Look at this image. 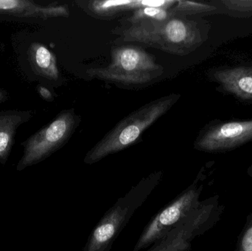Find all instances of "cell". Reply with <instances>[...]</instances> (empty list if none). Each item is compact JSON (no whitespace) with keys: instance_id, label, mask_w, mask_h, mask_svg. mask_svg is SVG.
<instances>
[{"instance_id":"cell-1","label":"cell","mask_w":252,"mask_h":251,"mask_svg":"<svg viewBox=\"0 0 252 251\" xmlns=\"http://www.w3.org/2000/svg\"><path fill=\"white\" fill-rule=\"evenodd\" d=\"M211 23L201 16L173 14L164 21L120 25L112 32L116 44H139L164 53L185 56L208 40Z\"/></svg>"},{"instance_id":"cell-2","label":"cell","mask_w":252,"mask_h":251,"mask_svg":"<svg viewBox=\"0 0 252 251\" xmlns=\"http://www.w3.org/2000/svg\"><path fill=\"white\" fill-rule=\"evenodd\" d=\"M180 97L179 94H170L159 97L127 115L90 149L84 163L93 165L133 145L150 126L168 112Z\"/></svg>"},{"instance_id":"cell-3","label":"cell","mask_w":252,"mask_h":251,"mask_svg":"<svg viewBox=\"0 0 252 251\" xmlns=\"http://www.w3.org/2000/svg\"><path fill=\"white\" fill-rule=\"evenodd\" d=\"M111 57L112 60L108 66L87 69V76L91 79L133 87L148 85L164 74V67L140 46H115L112 47Z\"/></svg>"},{"instance_id":"cell-4","label":"cell","mask_w":252,"mask_h":251,"mask_svg":"<svg viewBox=\"0 0 252 251\" xmlns=\"http://www.w3.org/2000/svg\"><path fill=\"white\" fill-rule=\"evenodd\" d=\"M162 172L143 178L126 196L118 200L97 224L89 238L84 251H110L115 239L126 226L133 213L158 185Z\"/></svg>"},{"instance_id":"cell-5","label":"cell","mask_w":252,"mask_h":251,"mask_svg":"<svg viewBox=\"0 0 252 251\" xmlns=\"http://www.w3.org/2000/svg\"><path fill=\"white\" fill-rule=\"evenodd\" d=\"M74 109L62 111L48 125L22 144L23 154L16 165L17 171L36 165L63 147L81 122Z\"/></svg>"},{"instance_id":"cell-6","label":"cell","mask_w":252,"mask_h":251,"mask_svg":"<svg viewBox=\"0 0 252 251\" xmlns=\"http://www.w3.org/2000/svg\"><path fill=\"white\" fill-rule=\"evenodd\" d=\"M225 210L218 195L201 201L199 206L182 220L149 251H188L191 242L219 223Z\"/></svg>"},{"instance_id":"cell-7","label":"cell","mask_w":252,"mask_h":251,"mask_svg":"<svg viewBox=\"0 0 252 251\" xmlns=\"http://www.w3.org/2000/svg\"><path fill=\"white\" fill-rule=\"evenodd\" d=\"M205 177L199 175L195 182L174 201L157 214L147 225L133 251H139L164 238L176 225L199 206Z\"/></svg>"},{"instance_id":"cell-8","label":"cell","mask_w":252,"mask_h":251,"mask_svg":"<svg viewBox=\"0 0 252 251\" xmlns=\"http://www.w3.org/2000/svg\"><path fill=\"white\" fill-rule=\"evenodd\" d=\"M252 141V119L225 121L214 119L198 133L194 148L207 153H225Z\"/></svg>"},{"instance_id":"cell-9","label":"cell","mask_w":252,"mask_h":251,"mask_svg":"<svg viewBox=\"0 0 252 251\" xmlns=\"http://www.w3.org/2000/svg\"><path fill=\"white\" fill-rule=\"evenodd\" d=\"M206 74L211 82L217 84L219 92L244 104H252V63L216 66Z\"/></svg>"},{"instance_id":"cell-10","label":"cell","mask_w":252,"mask_h":251,"mask_svg":"<svg viewBox=\"0 0 252 251\" xmlns=\"http://www.w3.org/2000/svg\"><path fill=\"white\" fill-rule=\"evenodd\" d=\"M78 7L95 19L109 20L145 7L170 10L176 0H78Z\"/></svg>"},{"instance_id":"cell-11","label":"cell","mask_w":252,"mask_h":251,"mask_svg":"<svg viewBox=\"0 0 252 251\" xmlns=\"http://www.w3.org/2000/svg\"><path fill=\"white\" fill-rule=\"evenodd\" d=\"M0 14L47 19L67 17L69 9L67 5L42 6L25 0H0Z\"/></svg>"},{"instance_id":"cell-12","label":"cell","mask_w":252,"mask_h":251,"mask_svg":"<svg viewBox=\"0 0 252 251\" xmlns=\"http://www.w3.org/2000/svg\"><path fill=\"white\" fill-rule=\"evenodd\" d=\"M32 111L0 112V165H4L10 154L15 136L21 125L32 118Z\"/></svg>"},{"instance_id":"cell-13","label":"cell","mask_w":252,"mask_h":251,"mask_svg":"<svg viewBox=\"0 0 252 251\" xmlns=\"http://www.w3.org/2000/svg\"><path fill=\"white\" fill-rule=\"evenodd\" d=\"M30 60L34 71L40 76L56 81L59 78L56 56L40 43H32L29 50Z\"/></svg>"},{"instance_id":"cell-14","label":"cell","mask_w":252,"mask_h":251,"mask_svg":"<svg viewBox=\"0 0 252 251\" xmlns=\"http://www.w3.org/2000/svg\"><path fill=\"white\" fill-rule=\"evenodd\" d=\"M217 7V14L236 19L252 17V0H212Z\"/></svg>"},{"instance_id":"cell-15","label":"cell","mask_w":252,"mask_h":251,"mask_svg":"<svg viewBox=\"0 0 252 251\" xmlns=\"http://www.w3.org/2000/svg\"><path fill=\"white\" fill-rule=\"evenodd\" d=\"M217 7L209 1H193L176 0V4L170 9L173 14L189 16H201L205 15L217 14Z\"/></svg>"},{"instance_id":"cell-16","label":"cell","mask_w":252,"mask_h":251,"mask_svg":"<svg viewBox=\"0 0 252 251\" xmlns=\"http://www.w3.org/2000/svg\"><path fill=\"white\" fill-rule=\"evenodd\" d=\"M170 10L159 7H145L132 12L131 15L121 19L120 22L125 24H136L142 22L164 21L173 16Z\"/></svg>"},{"instance_id":"cell-17","label":"cell","mask_w":252,"mask_h":251,"mask_svg":"<svg viewBox=\"0 0 252 251\" xmlns=\"http://www.w3.org/2000/svg\"><path fill=\"white\" fill-rule=\"evenodd\" d=\"M234 251H252V212L247 216Z\"/></svg>"},{"instance_id":"cell-18","label":"cell","mask_w":252,"mask_h":251,"mask_svg":"<svg viewBox=\"0 0 252 251\" xmlns=\"http://www.w3.org/2000/svg\"><path fill=\"white\" fill-rule=\"evenodd\" d=\"M38 94L44 100H47V101H53V96L50 90L42 85H39L38 86Z\"/></svg>"},{"instance_id":"cell-19","label":"cell","mask_w":252,"mask_h":251,"mask_svg":"<svg viewBox=\"0 0 252 251\" xmlns=\"http://www.w3.org/2000/svg\"><path fill=\"white\" fill-rule=\"evenodd\" d=\"M8 99V94L6 91L0 89V103L5 102Z\"/></svg>"},{"instance_id":"cell-20","label":"cell","mask_w":252,"mask_h":251,"mask_svg":"<svg viewBox=\"0 0 252 251\" xmlns=\"http://www.w3.org/2000/svg\"><path fill=\"white\" fill-rule=\"evenodd\" d=\"M247 173L249 176L252 178V162H251V164H250V166H249V167L247 168Z\"/></svg>"}]
</instances>
